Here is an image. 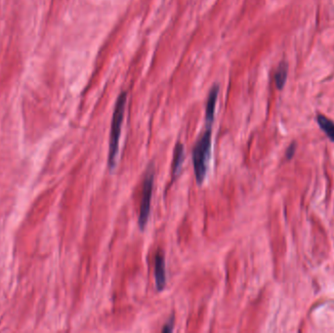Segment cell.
Returning <instances> with one entry per match:
<instances>
[{"instance_id":"cell-1","label":"cell","mask_w":334,"mask_h":333,"mask_svg":"<svg viewBox=\"0 0 334 333\" xmlns=\"http://www.w3.org/2000/svg\"><path fill=\"white\" fill-rule=\"evenodd\" d=\"M212 130L211 127H207L204 135L194 144L192 149L191 159L193 164V171L195 175L196 183L201 186L207 177L208 171V163L211 158L212 149Z\"/></svg>"},{"instance_id":"cell-5","label":"cell","mask_w":334,"mask_h":333,"mask_svg":"<svg viewBox=\"0 0 334 333\" xmlns=\"http://www.w3.org/2000/svg\"><path fill=\"white\" fill-rule=\"evenodd\" d=\"M218 94H219V86L214 85L212 87L211 91L209 92V95L207 98V109H206V121H207V127H211L214 121Z\"/></svg>"},{"instance_id":"cell-3","label":"cell","mask_w":334,"mask_h":333,"mask_svg":"<svg viewBox=\"0 0 334 333\" xmlns=\"http://www.w3.org/2000/svg\"><path fill=\"white\" fill-rule=\"evenodd\" d=\"M155 183V167L154 164L151 163L148 167V170L145 175L143 182V190H142V199L140 205V214L138 218V225L141 231H144L147 227V224L151 214V201L154 190Z\"/></svg>"},{"instance_id":"cell-8","label":"cell","mask_w":334,"mask_h":333,"mask_svg":"<svg viewBox=\"0 0 334 333\" xmlns=\"http://www.w3.org/2000/svg\"><path fill=\"white\" fill-rule=\"evenodd\" d=\"M318 125L325 132V134L329 137L330 140L334 141V123L328 118L323 115L318 116Z\"/></svg>"},{"instance_id":"cell-2","label":"cell","mask_w":334,"mask_h":333,"mask_svg":"<svg viewBox=\"0 0 334 333\" xmlns=\"http://www.w3.org/2000/svg\"><path fill=\"white\" fill-rule=\"evenodd\" d=\"M127 101V93H120L114 107V111L111 119V135H110V152H109V166L112 170L115 167L116 157L118 154L119 139L121 134V127L124 119L125 106Z\"/></svg>"},{"instance_id":"cell-9","label":"cell","mask_w":334,"mask_h":333,"mask_svg":"<svg viewBox=\"0 0 334 333\" xmlns=\"http://www.w3.org/2000/svg\"><path fill=\"white\" fill-rule=\"evenodd\" d=\"M173 327H174V316H172L168 319V321L165 323V325L163 326L161 331L162 332H171L173 330Z\"/></svg>"},{"instance_id":"cell-7","label":"cell","mask_w":334,"mask_h":333,"mask_svg":"<svg viewBox=\"0 0 334 333\" xmlns=\"http://www.w3.org/2000/svg\"><path fill=\"white\" fill-rule=\"evenodd\" d=\"M288 72V65L286 62L280 63L278 66L276 74H275V81L276 85L279 89H283L287 80V73Z\"/></svg>"},{"instance_id":"cell-4","label":"cell","mask_w":334,"mask_h":333,"mask_svg":"<svg viewBox=\"0 0 334 333\" xmlns=\"http://www.w3.org/2000/svg\"><path fill=\"white\" fill-rule=\"evenodd\" d=\"M155 280L156 286L159 291L164 289L166 286V271H165V258L164 254L159 250L155 257Z\"/></svg>"},{"instance_id":"cell-6","label":"cell","mask_w":334,"mask_h":333,"mask_svg":"<svg viewBox=\"0 0 334 333\" xmlns=\"http://www.w3.org/2000/svg\"><path fill=\"white\" fill-rule=\"evenodd\" d=\"M185 159V147L181 143L176 145L174 149V159H173V175L177 176L181 171Z\"/></svg>"}]
</instances>
